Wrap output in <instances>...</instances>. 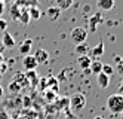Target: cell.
I'll return each instance as SVG.
<instances>
[{"mask_svg": "<svg viewBox=\"0 0 123 119\" xmlns=\"http://www.w3.org/2000/svg\"><path fill=\"white\" fill-rule=\"evenodd\" d=\"M28 15H30V20H40V16H42V12H40V9L39 7H30L28 9Z\"/></svg>", "mask_w": 123, "mask_h": 119, "instance_id": "ffe728a7", "label": "cell"}, {"mask_svg": "<svg viewBox=\"0 0 123 119\" xmlns=\"http://www.w3.org/2000/svg\"><path fill=\"white\" fill-rule=\"evenodd\" d=\"M45 98H46L48 103H54L55 100L58 98V95H56V92H54V91L46 89V91H45Z\"/></svg>", "mask_w": 123, "mask_h": 119, "instance_id": "7402d4cb", "label": "cell"}, {"mask_svg": "<svg viewBox=\"0 0 123 119\" xmlns=\"http://www.w3.org/2000/svg\"><path fill=\"white\" fill-rule=\"evenodd\" d=\"M102 22V15L101 12H95L89 20H87V24H89V30L91 31H95L96 30V27H98V24Z\"/></svg>", "mask_w": 123, "mask_h": 119, "instance_id": "8992f818", "label": "cell"}, {"mask_svg": "<svg viewBox=\"0 0 123 119\" xmlns=\"http://www.w3.org/2000/svg\"><path fill=\"white\" fill-rule=\"evenodd\" d=\"M48 89L54 91V92L58 94V79L54 77V76H49L48 77Z\"/></svg>", "mask_w": 123, "mask_h": 119, "instance_id": "ac0fdd59", "label": "cell"}, {"mask_svg": "<svg viewBox=\"0 0 123 119\" xmlns=\"http://www.w3.org/2000/svg\"><path fill=\"white\" fill-rule=\"evenodd\" d=\"M2 43H3V46L5 48H7V49H11V48H13L15 46V39L12 37V34H9V33H3V37H2Z\"/></svg>", "mask_w": 123, "mask_h": 119, "instance_id": "7c38bea8", "label": "cell"}, {"mask_svg": "<svg viewBox=\"0 0 123 119\" xmlns=\"http://www.w3.org/2000/svg\"><path fill=\"white\" fill-rule=\"evenodd\" d=\"M107 109L113 115L123 113V95L122 94H111L107 98Z\"/></svg>", "mask_w": 123, "mask_h": 119, "instance_id": "6da1fadb", "label": "cell"}, {"mask_svg": "<svg viewBox=\"0 0 123 119\" xmlns=\"http://www.w3.org/2000/svg\"><path fill=\"white\" fill-rule=\"evenodd\" d=\"M24 75H25V77H27V80H28L30 85L37 86V84H39V77H37V73H36V71H34V70H28V71H25Z\"/></svg>", "mask_w": 123, "mask_h": 119, "instance_id": "5bb4252c", "label": "cell"}, {"mask_svg": "<svg viewBox=\"0 0 123 119\" xmlns=\"http://www.w3.org/2000/svg\"><path fill=\"white\" fill-rule=\"evenodd\" d=\"M102 66H104V64L101 63V61H98V60H92V63H91V71L93 73V75H99V73L102 71Z\"/></svg>", "mask_w": 123, "mask_h": 119, "instance_id": "2e32d148", "label": "cell"}, {"mask_svg": "<svg viewBox=\"0 0 123 119\" xmlns=\"http://www.w3.org/2000/svg\"><path fill=\"white\" fill-rule=\"evenodd\" d=\"M0 119H9V116L6 115V112H3V110H0Z\"/></svg>", "mask_w": 123, "mask_h": 119, "instance_id": "4316f807", "label": "cell"}, {"mask_svg": "<svg viewBox=\"0 0 123 119\" xmlns=\"http://www.w3.org/2000/svg\"><path fill=\"white\" fill-rule=\"evenodd\" d=\"M96 6H98L99 11L108 12L114 7V0H96Z\"/></svg>", "mask_w": 123, "mask_h": 119, "instance_id": "52a82bcc", "label": "cell"}, {"mask_svg": "<svg viewBox=\"0 0 123 119\" xmlns=\"http://www.w3.org/2000/svg\"><path fill=\"white\" fill-rule=\"evenodd\" d=\"M102 73H104V75H107V76H111L113 73H114V69L110 66V64H104V66H102Z\"/></svg>", "mask_w": 123, "mask_h": 119, "instance_id": "cb8c5ba5", "label": "cell"}, {"mask_svg": "<svg viewBox=\"0 0 123 119\" xmlns=\"http://www.w3.org/2000/svg\"><path fill=\"white\" fill-rule=\"evenodd\" d=\"M3 9H5V5H3V2H0V15L3 14Z\"/></svg>", "mask_w": 123, "mask_h": 119, "instance_id": "f1b7e54d", "label": "cell"}, {"mask_svg": "<svg viewBox=\"0 0 123 119\" xmlns=\"http://www.w3.org/2000/svg\"><path fill=\"white\" fill-rule=\"evenodd\" d=\"M93 119H102V118H101V116H96V118H93Z\"/></svg>", "mask_w": 123, "mask_h": 119, "instance_id": "d6a6232c", "label": "cell"}, {"mask_svg": "<svg viewBox=\"0 0 123 119\" xmlns=\"http://www.w3.org/2000/svg\"><path fill=\"white\" fill-rule=\"evenodd\" d=\"M46 15H48V18L50 21H56L58 18L61 16V9L58 6H50V7H48Z\"/></svg>", "mask_w": 123, "mask_h": 119, "instance_id": "ba28073f", "label": "cell"}, {"mask_svg": "<svg viewBox=\"0 0 123 119\" xmlns=\"http://www.w3.org/2000/svg\"><path fill=\"white\" fill-rule=\"evenodd\" d=\"M96 79H98V85L101 89H107L110 86V76L104 75V73L101 71L99 75H96Z\"/></svg>", "mask_w": 123, "mask_h": 119, "instance_id": "30bf717a", "label": "cell"}, {"mask_svg": "<svg viewBox=\"0 0 123 119\" xmlns=\"http://www.w3.org/2000/svg\"><path fill=\"white\" fill-rule=\"evenodd\" d=\"M68 103H70V107H71L74 112H82L86 106V97L82 92H76L68 98Z\"/></svg>", "mask_w": 123, "mask_h": 119, "instance_id": "7a4b0ae2", "label": "cell"}, {"mask_svg": "<svg viewBox=\"0 0 123 119\" xmlns=\"http://www.w3.org/2000/svg\"><path fill=\"white\" fill-rule=\"evenodd\" d=\"M12 80H15V82H16V84H18L21 88L28 86V80H27V77H25V75H24V73H21V71L15 73V76H13V79H12Z\"/></svg>", "mask_w": 123, "mask_h": 119, "instance_id": "9a60e30c", "label": "cell"}, {"mask_svg": "<svg viewBox=\"0 0 123 119\" xmlns=\"http://www.w3.org/2000/svg\"><path fill=\"white\" fill-rule=\"evenodd\" d=\"M39 66V63L36 61V58H34L33 55H25L24 60H22V67L25 71H28V70H36Z\"/></svg>", "mask_w": 123, "mask_h": 119, "instance_id": "5b68a950", "label": "cell"}, {"mask_svg": "<svg viewBox=\"0 0 123 119\" xmlns=\"http://www.w3.org/2000/svg\"><path fill=\"white\" fill-rule=\"evenodd\" d=\"M119 94H123V80H122V84L119 85Z\"/></svg>", "mask_w": 123, "mask_h": 119, "instance_id": "83f0119b", "label": "cell"}, {"mask_svg": "<svg viewBox=\"0 0 123 119\" xmlns=\"http://www.w3.org/2000/svg\"><path fill=\"white\" fill-rule=\"evenodd\" d=\"M104 54V42H99L95 48L89 49V57L91 58H99Z\"/></svg>", "mask_w": 123, "mask_h": 119, "instance_id": "9c48e42d", "label": "cell"}, {"mask_svg": "<svg viewBox=\"0 0 123 119\" xmlns=\"http://www.w3.org/2000/svg\"><path fill=\"white\" fill-rule=\"evenodd\" d=\"M87 52H89V46H87L86 43L76 45V54L79 57H80V55H87Z\"/></svg>", "mask_w": 123, "mask_h": 119, "instance_id": "d6986e66", "label": "cell"}, {"mask_svg": "<svg viewBox=\"0 0 123 119\" xmlns=\"http://www.w3.org/2000/svg\"><path fill=\"white\" fill-rule=\"evenodd\" d=\"M70 39H71L73 43L76 45H82V43H86V39H87V30L83 28V27H74L70 33Z\"/></svg>", "mask_w": 123, "mask_h": 119, "instance_id": "3957f363", "label": "cell"}, {"mask_svg": "<svg viewBox=\"0 0 123 119\" xmlns=\"http://www.w3.org/2000/svg\"><path fill=\"white\" fill-rule=\"evenodd\" d=\"M55 2L61 11H65V9L71 7V5H73V0H55Z\"/></svg>", "mask_w": 123, "mask_h": 119, "instance_id": "44dd1931", "label": "cell"}, {"mask_svg": "<svg viewBox=\"0 0 123 119\" xmlns=\"http://www.w3.org/2000/svg\"><path fill=\"white\" fill-rule=\"evenodd\" d=\"M31 45H33V40L31 39H25L21 45H19V52L22 55H30V51H31Z\"/></svg>", "mask_w": 123, "mask_h": 119, "instance_id": "4fadbf2b", "label": "cell"}, {"mask_svg": "<svg viewBox=\"0 0 123 119\" xmlns=\"http://www.w3.org/2000/svg\"><path fill=\"white\" fill-rule=\"evenodd\" d=\"M18 21L22 24V25H28L30 22V15H28V9H22L19 16H18Z\"/></svg>", "mask_w": 123, "mask_h": 119, "instance_id": "e0dca14e", "label": "cell"}, {"mask_svg": "<svg viewBox=\"0 0 123 119\" xmlns=\"http://www.w3.org/2000/svg\"><path fill=\"white\" fill-rule=\"evenodd\" d=\"M3 61V57H2V54H0V63H2Z\"/></svg>", "mask_w": 123, "mask_h": 119, "instance_id": "1f68e13d", "label": "cell"}, {"mask_svg": "<svg viewBox=\"0 0 123 119\" xmlns=\"http://www.w3.org/2000/svg\"><path fill=\"white\" fill-rule=\"evenodd\" d=\"M83 73H85V75H91L92 71H91V69H85V70H83Z\"/></svg>", "mask_w": 123, "mask_h": 119, "instance_id": "f546056e", "label": "cell"}, {"mask_svg": "<svg viewBox=\"0 0 123 119\" xmlns=\"http://www.w3.org/2000/svg\"><path fill=\"white\" fill-rule=\"evenodd\" d=\"M122 119H123V118H122Z\"/></svg>", "mask_w": 123, "mask_h": 119, "instance_id": "836d02e7", "label": "cell"}, {"mask_svg": "<svg viewBox=\"0 0 123 119\" xmlns=\"http://www.w3.org/2000/svg\"><path fill=\"white\" fill-rule=\"evenodd\" d=\"M91 63H92V58L89 55H80V57L77 58V64H79V67H80L82 70L89 69L91 67Z\"/></svg>", "mask_w": 123, "mask_h": 119, "instance_id": "8fae6325", "label": "cell"}, {"mask_svg": "<svg viewBox=\"0 0 123 119\" xmlns=\"http://www.w3.org/2000/svg\"><path fill=\"white\" fill-rule=\"evenodd\" d=\"M33 57L36 58V61L39 64H46L49 61V52L46 49H43V48H37L36 51H34Z\"/></svg>", "mask_w": 123, "mask_h": 119, "instance_id": "277c9868", "label": "cell"}, {"mask_svg": "<svg viewBox=\"0 0 123 119\" xmlns=\"http://www.w3.org/2000/svg\"><path fill=\"white\" fill-rule=\"evenodd\" d=\"M39 84H40V89L42 91H46V88H48V77H40Z\"/></svg>", "mask_w": 123, "mask_h": 119, "instance_id": "d4e9b609", "label": "cell"}, {"mask_svg": "<svg viewBox=\"0 0 123 119\" xmlns=\"http://www.w3.org/2000/svg\"><path fill=\"white\" fill-rule=\"evenodd\" d=\"M2 97H3V88L0 86V98H2Z\"/></svg>", "mask_w": 123, "mask_h": 119, "instance_id": "4dcf8cb0", "label": "cell"}, {"mask_svg": "<svg viewBox=\"0 0 123 119\" xmlns=\"http://www.w3.org/2000/svg\"><path fill=\"white\" fill-rule=\"evenodd\" d=\"M6 27H7V22H6L5 20H0V30L5 31V30H6Z\"/></svg>", "mask_w": 123, "mask_h": 119, "instance_id": "484cf974", "label": "cell"}, {"mask_svg": "<svg viewBox=\"0 0 123 119\" xmlns=\"http://www.w3.org/2000/svg\"><path fill=\"white\" fill-rule=\"evenodd\" d=\"M21 89H22V88H21L18 84H16L15 80H11V84H9V91H11V92H13V94H18Z\"/></svg>", "mask_w": 123, "mask_h": 119, "instance_id": "603a6c76", "label": "cell"}]
</instances>
